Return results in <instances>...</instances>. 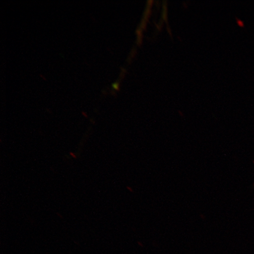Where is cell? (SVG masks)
<instances>
[{"mask_svg": "<svg viewBox=\"0 0 254 254\" xmlns=\"http://www.w3.org/2000/svg\"><path fill=\"white\" fill-rule=\"evenodd\" d=\"M113 87L116 89V90H118L119 89V82H116V83H114L113 84Z\"/></svg>", "mask_w": 254, "mask_h": 254, "instance_id": "6da1fadb", "label": "cell"}]
</instances>
